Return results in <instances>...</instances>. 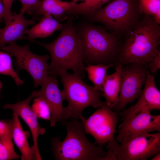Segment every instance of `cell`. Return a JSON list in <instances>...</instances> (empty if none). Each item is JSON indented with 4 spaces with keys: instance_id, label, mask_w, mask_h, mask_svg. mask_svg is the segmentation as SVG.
<instances>
[{
    "instance_id": "cell-23",
    "label": "cell",
    "mask_w": 160,
    "mask_h": 160,
    "mask_svg": "<svg viewBox=\"0 0 160 160\" xmlns=\"http://www.w3.org/2000/svg\"><path fill=\"white\" fill-rule=\"evenodd\" d=\"M111 0H89L79 4L76 3L70 14H81L87 16L99 9Z\"/></svg>"
},
{
    "instance_id": "cell-15",
    "label": "cell",
    "mask_w": 160,
    "mask_h": 160,
    "mask_svg": "<svg viewBox=\"0 0 160 160\" xmlns=\"http://www.w3.org/2000/svg\"><path fill=\"white\" fill-rule=\"evenodd\" d=\"M24 14H15L13 19L3 28H0V49L7 44L15 42L19 39H26L25 32L29 25H33L34 20L25 18Z\"/></svg>"
},
{
    "instance_id": "cell-7",
    "label": "cell",
    "mask_w": 160,
    "mask_h": 160,
    "mask_svg": "<svg viewBox=\"0 0 160 160\" xmlns=\"http://www.w3.org/2000/svg\"><path fill=\"white\" fill-rule=\"evenodd\" d=\"M119 143H109L105 146L117 160H146L160 152V132L129 135Z\"/></svg>"
},
{
    "instance_id": "cell-10",
    "label": "cell",
    "mask_w": 160,
    "mask_h": 160,
    "mask_svg": "<svg viewBox=\"0 0 160 160\" xmlns=\"http://www.w3.org/2000/svg\"><path fill=\"white\" fill-rule=\"evenodd\" d=\"M118 103L114 109L117 113L138 99L149 72L145 66L138 64L121 65Z\"/></svg>"
},
{
    "instance_id": "cell-26",
    "label": "cell",
    "mask_w": 160,
    "mask_h": 160,
    "mask_svg": "<svg viewBox=\"0 0 160 160\" xmlns=\"http://www.w3.org/2000/svg\"><path fill=\"white\" fill-rule=\"evenodd\" d=\"M21 3L20 12L25 13L30 15H33L39 4L40 0H18Z\"/></svg>"
},
{
    "instance_id": "cell-33",
    "label": "cell",
    "mask_w": 160,
    "mask_h": 160,
    "mask_svg": "<svg viewBox=\"0 0 160 160\" xmlns=\"http://www.w3.org/2000/svg\"><path fill=\"white\" fill-rule=\"evenodd\" d=\"M2 87V83L0 81V97H1V95H0L1 90V89Z\"/></svg>"
},
{
    "instance_id": "cell-11",
    "label": "cell",
    "mask_w": 160,
    "mask_h": 160,
    "mask_svg": "<svg viewBox=\"0 0 160 160\" xmlns=\"http://www.w3.org/2000/svg\"><path fill=\"white\" fill-rule=\"evenodd\" d=\"M40 85L41 89L36 91V97H43L49 105L51 113L50 126L53 127L58 121L71 119L72 113L67 107L63 106L64 100L59 88L56 76L48 75Z\"/></svg>"
},
{
    "instance_id": "cell-19",
    "label": "cell",
    "mask_w": 160,
    "mask_h": 160,
    "mask_svg": "<svg viewBox=\"0 0 160 160\" xmlns=\"http://www.w3.org/2000/svg\"><path fill=\"white\" fill-rule=\"evenodd\" d=\"M12 128V140L20 151L22 160H33V152L31 147L29 146L28 138L30 135L28 131H25L20 121L19 116L13 112Z\"/></svg>"
},
{
    "instance_id": "cell-9",
    "label": "cell",
    "mask_w": 160,
    "mask_h": 160,
    "mask_svg": "<svg viewBox=\"0 0 160 160\" xmlns=\"http://www.w3.org/2000/svg\"><path fill=\"white\" fill-rule=\"evenodd\" d=\"M29 47V44L21 46L13 42L1 49L15 58L16 71L18 73L23 70L26 71L32 78L36 88L40 85L49 74L47 61L50 56L36 55L30 51Z\"/></svg>"
},
{
    "instance_id": "cell-17",
    "label": "cell",
    "mask_w": 160,
    "mask_h": 160,
    "mask_svg": "<svg viewBox=\"0 0 160 160\" xmlns=\"http://www.w3.org/2000/svg\"><path fill=\"white\" fill-rule=\"evenodd\" d=\"M121 66L116 65L115 72L107 75L103 84L102 92L105 99V102L113 109L117 106L118 103Z\"/></svg>"
},
{
    "instance_id": "cell-14",
    "label": "cell",
    "mask_w": 160,
    "mask_h": 160,
    "mask_svg": "<svg viewBox=\"0 0 160 160\" xmlns=\"http://www.w3.org/2000/svg\"><path fill=\"white\" fill-rule=\"evenodd\" d=\"M144 87L137 103L130 108L118 113L123 119L139 113L146 108L150 111L160 109V92L156 87L154 76L147 74Z\"/></svg>"
},
{
    "instance_id": "cell-32",
    "label": "cell",
    "mask_w": 160,
    "mask_h": 160,
    "mask_svg": "<svg viewBox=\"0 0 160 160\" xmlns=\"http://www.w3.org/2000/svg\"><path fill=\"white\" fill-rule=\"evenodd\" d=\"M88 0H73V1L74 2L77 3V2L80 1L84 2Z\"/></svg>"
},
{
    "instance_id": "cell-27",
    "label": "cell",
    "mask_w": 160,
    "mask_h": 160,
    "mask_svg": "<svg viewBox=\"0 0 160 160\" xmlns=\"http://www.w3.org/2000/svg\"><path fill=\"white\" fill-rule=\"evenodd\" d=\"M15 0H2L4 8L3 21L6 25L9 23L13 19L15 14L11 12V7Z\"/></svg>"
},
{
    "instance_id": "cell-8",
    "label": "cell",
    "mask_w": 160,
    "mask_h": 160,
    "mask_svg": "<svg viewBox=\"0 0 160 160\" xmlns=\"http://www.w3.org/2000/svg\"><path fill=\"white\" fill-rule=\"evenodd\" d=\"M97 108L87 119L83 116L79 119L85 133L92 136L95 140L94 144L98 145L105 146L107 143H115L114 135L118 122L116 112L105 103Z\"/></svg>"
},
{
    "instance_id": "cell-20",
    "label": "cell",
    "mask_w": 160,
    "mask_h": 160,
    "mask_svg": "<svg viewBox=\"0 0 160 160\" xmlns=\"http://www.w3.org/2000/svg\"><path fill=\"white\" fill-rule=\"evenodd\" d=\"M114 66L111 64H87L85 66V70L88 78L93 84L94 87L102 92L103 84L107 76L108 69Z\"/></svg>"
},
{
    "instance_id": "cell-16",
    "label": "cell",
    "mask_w": 160,
    "mask_h": 160,
    "mask_svg": "<svg viewBox=\"0 0 160 160\" xmlns=\"http://www.w3.org/2000/svg\"><path fill=\"white\" fill-rule=\"evenodd\" d=\"M77 3L61 0H41L38 8L33 15L34 20L38 19L41 16L46 14L53 15L58 21L68 18L72 9Z\"/></svg>"
},
{
    "instance_id": "cell-13",
    "label": "cell",
    "mask_w": 160,
    "mask_h": 160,
    "mask_svg": "<svg viewBox=\"0 0 160 160\" xmlns=\"http://www.w3.org/2000/svg\"><path fill=\"white\" fill-rule=\"evenodd\" d=\"M36 97V91L34 90L30 96L24 100L13 104H5L3 108L12 110L27 124L32 136L33 145L31 148L33 152V160H41L38 145V138L39 135L45 133L46 130L40 126L37 117L30 105L31 100Z\"/></svg>"
},
{
    "instance_id": "cell-6",
    "label": "cell",
    "mask_w": 160,
    "mask_h": 160,
    "mask_svg": "<svg viewBox=\"0 0 160 160\" xmlns=\"http://www.w3.org/2000/svg\"><path fill=\"white\" fill-rule=\"evenodd\" d=\"M58 76L63 86L61 91L63 97L68 101L67 107L72 113L70 119H79L83 111L88 107L98 108L105 103L101 100L102 92L86 84L79 76L67 71Z\"/></svg>"
},
{
    "instance_id": "cell-18",
    "label": "cell",
    "mask_w": 160,
    "mask_h": 160,
    "mask_svg": "<svg viewBox=\"0 0 160 160\" xmlns=\"http://www.w3.org/2000/svg\"><path fill=\"white\" fill-rule=\"evenodd\" d=\"M65 24L60 23L53 18L50 14L43 15L39 22L32 28L25 30L26 39L29 41L38 38H45L50 36L55 31L61 30Z\"/></svg>"
},
{
    "instance_id": "cell-25",
    "label": "cell",
    "mask_w": 160,
    "mask_h": 160,
    "mask_svg": "<svg viewBox=\"0 0 160 160\" xmlns=\"http://www.w3.org/2000/svg\"><path fill=\"white\" fill-rule=\"evenodd\" d=\"M31 108L37 118L50 120V110L48 104L42 97H36L33 100Z\"/></svg>"
},
{
    "instance_id": "cell-5",
    "label": "cell",
    "mask_w": 160,
    "mask_h": 160,
    "mask_svg": "<svg viewBox=\"0 0 160 160\" xmlns=\"http://www.w3.org/2000/svg\"><path fill=\"white\" fill-rule=\"evenodd\" d=\"M143 14L139 0H111L104 7L86 16L92 21L102 23L119 37L126 38Z\"/></svg>"
},
{
    "instance_id": "cell-22",
    "label": "cell",
    "mask_w": 160,
    "mask_h": 160,
    "mask_svg": "<svg viewBox=\"0 0 160 160\" xmlns=\"http://www.w3.org/2000/svg\"><path fill=\"white\" fill-rule=\"evenodd\" d=\"M0 75L8 76L14 80L17 86L21 85L23 81L20 78L16 71L14 69L12 56L6 52L0 51Z\"/></svg>"
},
{
    "instance_id": "cell-12",
    "label": "cell",
    "mask_w": 160,
    "mask_h": 160,
    "mask_svg": "<svg viewBox=\"0 0 160 160\" xmlns=\"http://www.w3.org/2000/svg\"><path fill=\"white\" fill-rule=\"evenodd\" d=\"M123 119L117 131L118 134L115 140L119 143L129 135L160 131V115H152L146 108Z\"/></svg>"
},
{
    "instance_id": "cell-31",
    "label": "cell",
    "mask_w": 160,
    "mask_h": 160,
    "mask_svg": "<svg viewBox=\"0 0 160 160\" xmlns=\"http://www.w3.org/2000/svg\"><path fill=\"white\" fill-rule=\"evenodd\" d=\"M151 159V160H160V152L156 153Z\"/></svg>"
},
{
    "instance_id": "cell-4",
    "label": "cell",
    "mask_w": 160,
    "mask_h": 160,
    "mask_svg": "<svg viewBox=\"0 0 160 160\" xmlns=\"http://www.w3.org/2000/svg\"><path fill=\"white\" fill-rule=\"evenodd\" d=\"M60 122L65 127L67 134L61 142L59 137L51 140L55 159L59 160H104L107 153L102 146L90 143L85 136L82 122L77 119Z\"/></svg>"
},
{
    "instance_id": "cell-29",
    "label": "cell",
    "mask_w": 160,
    "mask_h": 160,
    "mask_svg": "<svg viewBox=\"0 0 160 160\" xmlns=\"http://www.w3.org/2000/svg\"><path fill=\"white\" fill-rule=\"evenodd\" d=\"M12 118L8 120H0V137L12 129Z\"/></svg>"
},
{
    "instance_id": "cell-1",
    "label": "cell",
    "mask_w": 160,
    "mask_h": 160,
    "mask_svg": "<svg viewBox=\"0 0 160 160\" xmlns=\"http://www.w3.org/2000/svg\"><path fill=\"white\" fill-rule=\"evenodd\" d=\"M30 41L42 46L50 53L49 74L58 76L71 70L82 78L85 77L81 41L72 23L65 24L59 35L50 43H42L34 40Z\"/></svg>"
},
{
    "instance_id": "cell-21",
    "label": "cell",
    "mask_w": 160,
    "mask_h": 160,
    "mask_svg": "<svg viewBox=\"0 0 160 160\" xmlns=\"http://www.w3.org/2000/svg\"><path fill=\"white\" fill-rule=\"evenodd\" d=\"M12 140V129L0 137V160L16 159L20 157L15 150Z\"/></svg>"
},
{
    "instance_id": "cell-24",
    "label": "cell",
    "mask_w": 160,
    "mask_h": 160,
    "mask_svg": "<svg viewBox=\"0 0 160 160\" xmlns=\"http://www.w3.org/2000/svg\"><path fill=\"white\" fill-rule=\"evenodd\" d=\"M144 14L151 16L160 24V0H139Z\"/></svg>"
},
{
    "instance_id": "cell-30",
    "label": "cell",
    "mask_w": 160,
    "mask_h": 160,
    "mask_svg": "<svg viewBox=\"0 0 160 160\" xmlns=\"http://www.w3.org/2000/svg\"><path fill=\"white\" fill-rule=\"evenodd\" d=\"M4 8L2 0H0V22L3 20Z\"/></svg>"
},
{
    "instance_id": "cell-2",
    "label": "cell",
    "mask_w": 160,
    "mask_h": 160,
    "mask_svg": "<svg viewBox=\"0 0 160 160\" xmlns=\"http://www.w3.org/2000/svg\"><path fill=\"white\" fill-rule=\"evenodd\" d=\"M160 38V24L151 16L143 14L125 38L117 65L135 63L146 66L159 51Z\"/></svg>"
},
{
    "instance_id": "cell-28",
    "label": "cell",
    "mask_w": 160,
    "mask_h": 160,
    "mask_svg": "<svg viewBox=\"0 0 160 160\" xmlns=\"http://www.w3.org/2000/svg\"><path fill=\"white\" fill-rule=\"evenodd\" d=\"M149 72L155 73L160 69V51L159 50L152 59L145 66Z\"/></svg>"
},
{
    "instance_id": "cell-3",
    "label": "cell",
    "mask_w": 160,
    "mask_h": 160,
    "mask_svg": "<svg viewBox=\"0 0 160 160\" xmlns=\"http://www.w3.org/2000/svg\"><path fill=\"white\" fill-rule=\"evenodd\" d=\"M104 27L86 24L78 33L82 43L83 60L87 64L117 65L123 42Z\"/></svg>"
}]
</instances>
